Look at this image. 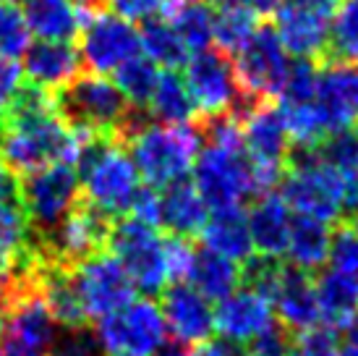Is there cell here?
Masks as SVG:
<instances>
[{"mask_svg": "<svg viewBox=\"0 0 358 356\" xmlns=\"http://www.w3.org/2000/svg\"><path fill=\"white\" fill-rule=\"evenodd\" d=\"M215 11L220 8H236V6H251V0H207Z\"/></svg>", "mask_w": 358, "mask_h": 356, "instance_id": "obj_50", "label": "cell"}, {"mask_svg": "<svg viewBox=\"0 0 358 356\" xmlns=\"http://www.w3.org/2000/svg\"><path fill=\"white\" fill-rule=\"evenodd\" d=\"M34 247H31V226L19 199H0V283L10 286L29 267Z\"/></svg>", "mask_w": 358, "mask_h": 356, "instance_id": "obj_24", "label": "cell"}, {"mask_svg": "<svg viewBox=\"0 0 358 356\" xmlns=\"http://www.w3.org/2000/svg\"><path fill=\"white\" fill-rule=\"evenodd\" d=\"M16 199L29 226L48 233L71 210L79 207V170L71 163H50L40 170H31L16 189Z\"/></svg>", "mask_w": 358, "mask_h": 356, "instance_id": "obj_10", "label": "cell"}, {"mask_svg": "<svg viewBox=\"0 0 358 356\" xmlns=\"http://www.w3.org/2000/svg\"><path fill=\"white\" fill-rule=\"evenodd\" d=\"M108 231V220L97 215L94 210H90L87 205L71 210L58 226L48 231V252H45V257L50 262L71 267L73 262L105 249Z\"/></svg>", "mask_w": 358, "mask_h": 356, "instance_id": "obj_20", "label": "cell"}, {"mask_svg": "<svg viewBox=\"0 0 358 356\" xmlns=\"http://www.w3.org/2000/svg\"><path fill=\"white\" fill-rule=\"evenodd\" d=\"M329 16L327 8L285 0L272 13V29L290 58L322 60L329 53Z\"/></svg>", "mask_w": 358, "mask_h": 356, "instance_id": "obj_16", "label": "cell"}, {"mask_svg": "<svg viewBox=\"0 0 358 356\" xmlns=\"http://www.w3.org/2000/svg\"><path fill=\"white\" fill-rule=\"evenodd\" d=\"M332 356H358V322L353 327H348V330L340 336L338 346H335Z\"/></svg>", "mask_w": 358, "mask_h": 356, "instance_id": "obj_47", "label": "cell"}, {"mask_svg": "<svg viewBox=\"0 0 358 356\" xmlns=\"http://www.w3.org/2000/svg\"><path fill=\"white\" fill-rule=\"evenodd\" d=\"M31 42V34L24 24L21 8L10 3H0V55L21 60Z\"/></svg>", "mask_w": 358, "mask_h": 356, "instance_id": "obj_40", "label": "cell"}, {"mask_svg": "<svg viewBox=\"0 0 358 356\" xmlns=\"http://www.w3.org/2000/svg\"><path fill=\"white\" fill-rule=\"evenodd\" d=\"M290 346L288 341H285V336L280 333L278 327H272L269 333H264L262 338H257L254 343H249L246 346V351L241 356H288Z\"/></svg>", "mask_w": 358, "mask_h": 356, "instance_id": "obj_45", "label": "cell"}, {"mask_svg": "<svg viewBox=\"0 0 358 356\" xmlns=\"http://www.w3.org/2000/svg\"><path fill=\"white\" fill-rule=\"evenodd\" d=\"M157 79H159V69L152 60L144 58L141 53L136 58L126 60L113 74V81H115L118 92L126 100V105L131 110H136V113L147 110L152 95H155V87H157Z\"/></svg>", "mask_w": 358, "mask_h": 356, "instance_id": "obj_36", "label": "cell"}, {"mask_svg": "<svg viewBox=\"0 0 358 356\" xmlns=\"http://www.w3.org/2000/svg\"><path fill=\"white\" fill-rule=\"evenodd\" d=\"M165 19L176 29L191 55L209 50L215 42V8L207 0H173Z\"/></svg>", "mask_w": 358, "mask_h": 356, "instance_id": "obj_31", "label": "cell"}, {"mask_svg": "<svg viewBox=\"0 0 358 356\" xmlns=\"http://www.w3.org/2000/svg\"><path fill=\"white\" fill-rule=\"evenodd\" d=\"M267 299L272 304L275 320L288 333L299 336L322 325L317 286H314V275L308 273H301L293 267H278V275L269 283Z\"/></svg>", "mask_w": 358, "mask_h": 356, "instance_id": "obj_19", "label": "cell"}, {"mask_svg": "<svg viewBox=\"0 0 358 356\" xmlns=\"http://www.w3.org/2000/svg\"><path fill=\"white\" fill-rule=\"evenodd\" d=\"M0 3H10V6H16V3H21V0H0Z\"/></svg>", "mask_w": 358, "mask_h": 356, "instance_id": "obj_54", "label": "cell"}, {"mask_svg": "<svg viewBox=\"0 0 358 356\" xmlns=\"http://www.w3.org/2000/svg\"><path fill=\"white\" fill-rule=\"evenodd\" d=\"M327 60L358 63V0H338L329 16Z\"/></svg>", "mask_w": 358, "mask_h": 356, "instance_id": "obj_37", "label": "cell"}, {"mask_svg": "<svg viewBox=\"0 0 358 356\" xmlns=\"http://www.w3.org/2000/svg\"><path fill=\"white\" fill-rule=\"evenodd\" d=\"M79 58L90 74H115L126 60L141 53L139 27L108 8H87L79 29Z\"/></svg>", "mask_w": 358, "mask_h": 356, "instance_id": "obj_12", "label": "cell"}, {"mask_svg": "<svg viewBox=\"0 0 358 356\" xmlns=\"http://www.w3.org/2000/svg\"><path fill=\"white\" fill-rule=\"evenodd\" d=\"M76 170L84 205L105 220L129 215L139 189L144 186L129 149L118 137L97 134L81 149Z\"/></svg>", "mask_w": 358, "mask_h": 356, "instance_id": "obj_4", "label": "cell"}, {"mask_svg": "<svg viewBox=\"0 0 358 356\" xmlns=\"http://www.w3.org/2000/svg\"><path fill=\"white\" fill-rule=\"evenodd\" d=\"M329 247H332V226L322 220L306 218V215H293L285 244V254L293 270L314 275L327 265Z\"/></svg>", "mask_w": 358, "mask_h": 356, "instance_id": "obj_29", "label": "cell"}, {"mask_svg": "<svg viewBox=\"0 0 358 356\" xmlns=\"http://www.w3.org/2000/svg\"><path fill=\"white\" fill-rule=\"evenodd\" d=\"M159 312L168 327V336L178 346H199L215 333V307L186 280L170 283L162 291Z\"/></svg>", "mask_w": 358, "mask_h": 356, "instance_id": "obj_18", "label": "cell"}, {"mask_svg": "<svg viewBox=\"0 0 358 356\" xmlns=\"http://www.w3.org/2000/svg\"><path fill=\"white\" fill-rule=\"evenodd\" d=\"M21 71L27 84L58 95L79 76L81 58L71 42H42L31 40L27 53L21 55Z\"/></svg>", "mask_w": 358, "mask_h": 356, "instance_id": "obj_22", "label": "cell"}, {"mask_svg": "<svg viewBox=\"0 0 358 356\" xmlns=\"http://www.w3.org/2000/svg\"><path fill=\"white\" fill-rule=\"evenodd\" d=\"M353 189H356V197H358V176H356V181H353Z\"/></svg>", "mask_w": 358, "mask_h": 356, "instance_id": "obj_55", "label": "cell"}, {"mask_svg": "<svg viewBox=\"0 0 358 356\" xmlns=\"http://www.w3.org/2000/svg\"><path fill=\"white\" fill-rule=\"evenodd\" d=\"M157 356H189V351H186L183 346H178V343H173V346L168 343V346L162 348Z\"/></svg>", "mask_w": 358, "mask_h": 356, "instance_id": "obj_51", "label": "cell"}, {"mask_svg": "<svg viewBox=\"0 0 358 356\" xmlns=\"http://www.w3.org/2000/svg\"><path fill=\"white\" fill-rule=\"evenodd\" d=\"M282 3H285V0H251V8L257 11L259 16H272Z\"/></svg>", "mask_w": 358, "mask_h": 356, "instance_id": "obj_49", "label": "cell"}, {"mask_svg": "<svg viewBox=\"0 0 358 356\" xmlns=\"http://www.w3.org/2000/svg\"><path fill=\"white\" fill-rule=\"evenodd\" d=\"M0 356H3V348H0Z\"/></svg>", "mask_w": 358, "mask_h": 356, "instance_id": "obj_57", "label": "cell"}, {"mask_svg": "<svg viewBox=\"0 0 358 356\" xmlns=\"http://www.w3.org/2000/svg\"><path fill=\"white\" fill-rule=\"evenodd\" d=\"M24 84H27V79L21 71V60L0 55V118L10 110Z\"/></svg>", "mask_w": 358, "mask_h": 356, "instance_id": "obj_44", "label": "cell"}, {"mask_svg": "<svg viewBox=\"0 0 358 356\" xmlns=\"http://www.w3.org/2000/svg\"><path fill=\"white\" fill-rule=\"evenodd\" d=\"M280 197L293 215L338 223L345 212L358 210L356 191L343 173L329 165L317 149H296L280 176Z\"/></svg>", "mask_w": 358, "mask_h": 356, "instance_id": "obj_5", "label": "cell"}, {"mask_svg": "<svg viewBox=\"0 0 358 356\" xmlns=\"http://www.w3.org/2000/svg\"><path fill=\"white\" fill-rule=\"evenodd\" d=\"M105 249L118 259L134 288L141 294H159L170 283L183 280L194 257L189 238L165 236L157 226L141 223L131 215L118 218L110 228Z\"/></svg>", "mask_w": 358, "mask_h": 356, "instance_id": "obj_2", "label": "cell"}, {"mask_svg": "<svg viewBox=\"0 0 358 356\" xmlns=\"http://www.w3.org/2000/svg\"><path fill=\"white\" fill-rule=\"evenodd\" d=\"M58 322L27 278L10 283L6 304L0 307V348L3 356H50Z\"/></svg>", "mask_w": 358, "mask_h": 356, "instance_id": "obj_6", "label": "cell"}, {"mask_svg": "<svg viewBox=\"0 0 358 356\" xmlns=\"http://www.w3.org/2000/svg\"><path fill=\"white\" fill-rule=\"evenodd\" d=\"M329 267L358 278V233L350 226L332 231V247H329Z\"/></svg>", "mask_w": 358, "mask_h": 356, "instance_id": "obj_41", "label": "cell"}, {"mask_svg": "<svg viewBox=\"0 0 358 356\" xmlns=\"http://www.w3.org/2000/svg\"><path fill=\"white\" fill-rule=\"evenodd\" d=\"M249 218V233L254 244V257L259 259H278L285 254L293 212L280 197V191H264L254 199Z\"/></svg>", "mask_w": 358, "mask_h": 356, "instance_id": "obj_23", "label": "cell"}, {"mask_svg": "<svg viewBox=\"0 0 358 356\" xmlns=\"http://www.w3.org/2000/svg\"><path fill=\"white\" fill-rule=\"evenodd\" d=\"M50 356H105L97 336L84 327H73L66 330L63 336L55 338V346H52Z\"/></svg>", "mask_w": 358, "mask_h": 356, "instance_id": "obj_42", "label": "cell"}, {"mask_svg": "<svg viewBox=\"0 0 358 356\" xmlns=\"http://www.w3.org/2000/svg\"><path fill=\"white\" fill-rule=\"evenodd\" d=\"M317 152L338 173H343V176L348 178L350 186H353V181L358 176V129H345V131H338V134H329L317 147Z\"/></svg>", "mask_w": 358, "mask_h": 356, "instance_id": "obj_39", "label": "cell"}, {"mask_svg": "<svg viewBox=\"0 0 358 356\" xmlns=\"http://www.w3.org/2000/svg\"><path fill=\"white\" fill-rule=\"evenodd\" d=\"M191 184L209 210L243 207L249 199L264 194L243 149L201 144L191 168Z\"/></svg>", "mask_w": 358, "mask_h": 356, "instance_id": "obj_7", "label": "cell"}, {"mask_svg": "<svg viewBox=\"0 0 358 356\" xmlns=\"http://www.w3.org/2000/svg\"><path fill=\"white\" fill-rule=\"evenodd\" d=\"M69 275L87 320H102L136 296L131 278L108 249L73 262L69 267Z\"/></svg>", "mask_w": 358, "mask_h": 356, "instance_id": "obj_13", "label": "cell"}, {"mask_svg": "<svg viewBox=\"0 0 358 356\" xmlns=\"http://www.w3.org/2000/svg\"><path fill=\"white\" fill-rule=\"evenodd\" d=\"M317 105L329 134L356 129L358 123V63L327 60L319 69Z\"/></svg>", "mask_w": 358, "mask_h": 356, "instance_id": "obj_21", "label": "cell"}, {"mask_svg": "<svg viewBox=\"0 0 358 356\" xmlns=\"http://www.w3.org/2000/svg\"><path fill=\"white\" fill-rule=\"evenodd\" d=\"M259 27H262V16L251 6L215 11V42H212V48L233 58L238 50L246 48V42L257 34Z\"/></svg>", "mask_w": 358, "mask_h": 356, "instance_id": "obj_34", "label": "cell"}, {"mask_svg": "<svg viewBox=\"0 0 358 356\" xmlns=\"http://www.w3.org/2000/svg\"><path fill=\"white\" fill-rule=\"evenodd\" d=\"M201 247L215 252L220 257H228L238 265L254 259V244L249 233V218L243 207L209 210L207 223L199 231Z\"/></svg>", "mask_w": 358, "mask_h": 356, "instance_id": "obj_25", "label": "cell"}, {"mask_svg": "<svg viewBox=\"0 0 358 356\" xmlns=\"http://www.w3.org/2000/svg\"><path fill=\"white\" fill-rule=\"evenodd\" d=\"M55 100H58L60 113L71 123L105 134V137L120 139V134L129 126L131 116L136 113L126 105L115 81L100 76V74L76 76L69 87L60 89Z\"/></svg>", "mask_w": 358, "mask_h": 356, "instance_id": "obj_9", "label": "cell"}, {"mask_svg": "<svg viewBox=\"0 0 358 356\" xmlns=\"http://www.w3.org/2000/svg\"><path fill=\"white\" fill-rule=\"evenodd\" d=\"M139 45H141V55L147 60H152L157 69H165V71L183 69L186 60L191 58V53L180 42V37L176 34V29L170 27V21L165 16L144 21V27L139 29Z\"/></svg>", "mask_w": 358, "mask_h": 356, "instance_id": "obj_33", "label": "cell"}, {"mask_svg": "<svg viewBox=\"0 0 358 356\" xmlns=\"http://www.w3.org/2000/svg\"><path fill=\"white\" fill-rule=\"evenodd\" d=\"M16 189H19V181H16V173L0 160V199L16 197Z\"/></svg>", "mask_w": 358, "mask_h": 356, "instance_id": "obj_48", "label": "cell"}, {"mask_svg": "<svg viewBox=\"0 0 358 356\" xmlns=\"http://www.w3.org/2000/svg\"><path fill=\"white\" fill-rule=\"evenodd\" d=\"M269 299L254 286H238L215 307V333L233 346H249L275 327Z\"/></svg>", "mask_w": 358, "mask_h": 356, "instance_id": "obj_17", "label": "cell"}, {"mask_svg": "<svg viewBox=\"0 0 358 356\" xmlns=\"http://www.w3.org/2000/svg\"><path fill=\"white\" fill-rule=\"evenodd\" d=\"M94 137L97 131L76 126L60 113L55 95L24 84L0 118V160L21 176L50 163L76 165L81 149Z\"/></svg>", "mask_w": 358, "mask_h": 356, "instance_id": "obj_1", "label": "cell"}, {"mask_svg": "<svg viewBox=\"0 0 358 356\" xmlns=\"http://www.w3.org/2000/svg\"><path fill=\"white\" fill-rule=\"evenodd\" d=\"M183 81L196 105V113L207 121L225 116V113H236L243 102L233 60L215 48L194 53L186 60Z\"/></svg>", "mask_w": 358, "mask_h": 356, "instance_id": "obj_14", "label": "cell"}, {"mask_svg": "<svg viewBox=\"0 0 358 356\" xmlns=\"http://www.w3.org/2000/svg\"><path fill=\"white\" fill-rule=\"evenodd\" d=\"M186 283L215 304V301L230 296L243 283V267L201 247V252H194V257H191V265L186 270Z\"/></svg>", "mask_w": 358, "mask_h": 356, "instance_id": "obj_30", "label": "cell"}, {"mask_svg": "<svg viewBox=\"0 0 358 356\" xmlns=\"http://www.w3.org/2000/svg\"><path fill=\"white\" fill-rule=\"evenodd\" d=\"M348 226L353 228V231H356V233H358V210H356V212H353V218H350Z\"/></svg>", "mask_w": 358, "mask_h": 356, "instance_id": "obj_53", "label": "cell"}, {"mask_svg": "<svg viewBox=\"0 0 358 356\" xmlns=\"http://www.w3.org/2000/svg\"><path fill=\"white\" fill-rule=\"evenodd\" d=\"M241 131H243V152L257 173L259 184L264 191H272V186L280 184V176L288 165L293 149L275 100H259L246 105V110L241 113Z\"/></svg>", "mask_w": 358, "mask_h": 356, "instance_id": "obj_11", "label": "cell"}, {"mask_svg": "<svg viewBox=\"0 0 358 356\" xmlns=\"http://www.w3.org/2000/svg\"><path fill=\"white\" fill-rule=\"evenodd\" d=\"M209 218L207 202L199 197L189 178L168 189H159V218L157 228H165L170 236H196Z\"/></svg>", "mask_w": 358, "mask_h": 356, "instance_id": "obj_28", "label": "cell"}, {"mask_svg": "<svg viewBox=\"0 0 358 356\" xmlns=\"http://www.w3.org/2000/svg\"><path fill=\"white\" fill-rule=\"evenodd\" d=\"M189 356H241L238 346H233V343H228V341H215V338H209V341H204V343H199V346H194V351H191Z\"/></svg>", "mask_w": 358, "mask_h": 356, "instance_id": "obj_46", "label": "cell"}, {"mask_svg": "<svg viewBox=\"0 0 358 356\" xmlns=\"http://www.w3.org/2000/svg\"><path fill=\"white\" fill-rule=\"evenodd\" d=\"M233 69L238 79L243 102L259 100H278L280 87L285 81V71L290 66V55L280 45L272 27L262 24L257 34L246 42V48L233 55Z\"/></svg>", "mask_w": 358, "mask_h": 356, "instance_id": "obj_15", "label": "cell"}, {"mask_svg": "<svg viewBox=\"0 0 358 356\" xmlns=\"http://www.w3.org/2000/svg\"><path fill=\"white\" fill-rule=\"evenodd\" d=\"M94 336L105 356H157L168 346L159 304L150 296H134L129 304L97 320Z\"/></svg>", "mask_w": 358, "mask_h": 356, "instance_id": "obj_8", "label": "cell"}, {"mask_svg": "<svg viewBox=\"0 0 358 356\" xmlns=\"http://www.w3.org/2000/svg\"><path fill=\"white\" fill-rule=\"evenodd\" d=\"M147 110H150L152 121L176 123V126H189L199 118L196 105L189 95V87H186L183 76H178L176 71H159L157 87H155V95H152Z\"/></svg>", "mask_w": 358, "mask_h": 356, "instance_id": "obj_32", "label": "cell"}, {"mask_svg": "<svg viewBox=\"0 0 358 356\" xmlns=\"http://www.w3.org/2000/svg\"><path fill=\"white\" fill-rule=\"evenodd\" d=\"M319 69L322 66H319L317 60H303V58L290 60L288 71H285V81H282L275 102L288 105V102H308V100L317 97Z\"/></svg>", "mask_w": 358, "mask_h": 356, "instance_id": "obj_38", "label": "cell"}, {"mask_svg": "<svg viewBox=\"0 0 358 356\" xmlns=\"http://www.w3.org/2000/svg\"><path fill=\"white\" fill-rule=\"evenodd\" d=\"M282 113V123L288 131L290 147L296 149H317L324 139L329 137V129L324 123V116L319 110L317 100H308V102H288V105H280Z\"/></svg>", "mask_w": 358, "mask_h": 356, "instance_id": "obj_35", "label": "cell"}, {"mask_svg": "<svg viewBox=\"0 0 358 356\" xmlns=\"http://www.w3.org/2000/svg\"><path fill=\"white\" fill-rule=\"evenodd\" d=\"M173 0H105L108 11L118 13L120 19H129L134 24H144L150 19L165 16Z\"/></svg>", "mask_w": 358, "mask_h": 356, "instance_id": "obj_43", "label": "cell"}, {"mask_svg": "<svg viewBox=\"0 0 358 356\" xmlns=\"http://www.w3.org/2000/svg\"><path fill=\"white\" fill-rule=\"evenodd\" d=\"M317 286V301L322 325H327L335 333H345L358 322V278L340 273V270H324L314 278Z\"/></svg>", "mask_w": 358, "mask_h": 356, "instance_id": "obj_27", "label": "cell"}, {"mask_svg": "<svg viewBox=\"0 0 358 356\" xmlns=\"http://www.w3.org/2000/svg\"><path fill=\"white\" fill-rule=\"evenodd\" d=\"M120 142H126L141 184L152 189H168L178 181H186L204 144L201 131L194 123L176 126L159 121H141L139 113L131 116L126 131L120 134Z\"/></svg>", "mask_w": 358, "mask_h": 356, "instance_id": "obj_3", "label": "cell"}, {"mask_svg": "<svg viewBox=\"0 0 358 356\" xmlns=\"http://www.w3.org/2000/svg\"><path fill=\"white\" fill-rule=\"evenodd\" d=\"M288 356H301V354H296V351H293V348H290V351H288Z\"/></svg>", "mask_w": 358, "mask_h": 356, "instance_id": "obj_56", "label": "cell"}, {"mask_svg": "<svg viewBox=\"0 0 358 356\" xmlns=\"http://www.w3.org/2000/svg\"><path fill=\"white\" fill-rule=\"evenodd\" d=\"M21 16L31 40L71 42L81 29L84 11L73 0H21Z\"/></svg>", "mask_w": 358, "mask_h": 356, "instance_id": "obj_26", "label": "cell"}, {"mask_svg": "<svg viewBox=\"0 0 358 356\" xmlns=\"http://www.w3.org/2000/svg\"><path fill=\"white\" fill-rule=\"evenodd\" d=\"M73 3H79L81 8H94V6L100 3V0H73Z\"/></svg>", "mask_w": 358, "mask_h": 356, "instance_id": "obj_52", "label": "cell"}]
</instances>
